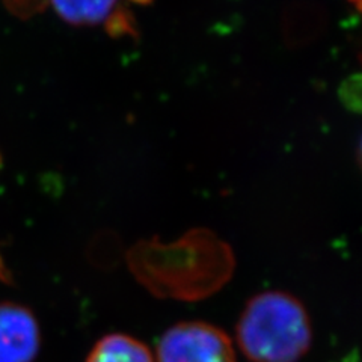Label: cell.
<instances>
[{
    "label": "cell",
    "instance_id": "6da1fadb",
    "mask_svg": "<svg viewBox=\"0 0 362 362\" xmlns=\"http://www.w3.org/2000/svg\"><path fill=\"white\" fill-rule=\"evenodd\" d=\"M235 338L251 362H298L311 347L313 329L299 299L284 291H264L246 303Z\"/></svg>",
    "mask_w": 362,
    "mask_h": 362
},
{
    "label": "cell",
    "instance_id": "7a4b0ae2",
    "mask_svg": "<svg viewBox=\"0 0 362 362\" xmlns=\"http://www.w3.org/2000/svg\"><path fill=\"white\" fill-rule=\"evenodd\" d=\"M156 362H237L231 338L206 322L178 323L162 335Z\"/></svg>",
    "mask_w": 362,
    "mask_h": 362
},
{
    "label": "cell",
    "instance_id": "3957f363",
    "mask_svg": "<svg viewBox=\"0 0 362 362\" xmlns=\"http://www.w3.org/2000/svg\"><path fill=\"white\" fill-rule=\"evenodd\" d=\"M41 332L33 313L16 302H0V362H33Z\"/></svg>",
    "mask_w": 362,
    "mask_h": 362
},
{
    "label": "cell",
    "instance_id": "277c9868",
    "mask_svg": "<svg viewBox=\"0 0 362 362\" xmlns=\"http://www.w3.org/2000/svg\"><path fill=\"white\" fill-rule=\"evenodd\" d=\"M86 362H156L151 350L126 334H110L90 350Z\"/></svg>",
    "mask_w": 362,
    "mask_h": 362
},
{
    "label": "cell",
    "instance_id": "5b68a950",
    "mask_svg": "<svg viewBox=\"0 0 362 362\" xmlns=\"http://www.w3.org/2000/svg\"><path fill=\"white\" fill-rule=\"evenodd\" d=\"M65 23L71 26H95L106 21L117 0H45Z\"/></svg>",
    "mask_w": 362,
    "mask_h": 362
},
{
    "label": "cell",
    "instance_id": "8992f818",
    "mask_svg": "<svg viewBox=\"0 0 362 362\" xmlns=\"http://www.w3.org/2000/svg\"><path fill=\"white\" fill-rule=\"evenodd\" d=\"M325 29V13L315 6L298 5L284 14V35L288 45L311 42Z\"/></svg>",
    "mask_w": 362,
    "mask_h": 362
},
{
    "label": "cell",
    "instance_id": "52a82bcc",
    "mask_svg": "<svg viewBox=\"0 0 362 362\" xmlns=\"http://www.w3.org/2000/svg\"><path fill=\"white\" fill-rule=\"evenodd\" d=\"M106 32L112 38L122 37H138V26H136L134 16L126 6H117L106 18Z\"/></svg>",
    "mask_w": 362,
    "mask_h": 362
},
{
    "label": "cell",
    "instance_id": "ba28073f",
    "mask_svg": "<svg viewBox=\"0 0 362 362\" xmlns=\"http://www.w3.org/2000/svg\"><path fill=\"white\" fill-rule=\"evenodd\" d=\"M339 101L344 107L354 113L361 112V74L355 73L349 76L338 89Z\"/></svg>",
    "mask_w": 362,
    "mask_h": 362
},
{
    "label": "cell",
    "instance_id": "9c48e42d",
    "mask_svg": "<svg viewBox=\"0 0 362 362\" xmlns=\"http://www.w3.org/2000/svg\"><path fill=\"white\" fill-rule=\"evenodd\" d=\"M129 2L136 4V5H141V6H146V5H151L154 0H129Z\"/></svg>",
    "mask_w": 362,
    "mask_h": 362
}]
</instances>
